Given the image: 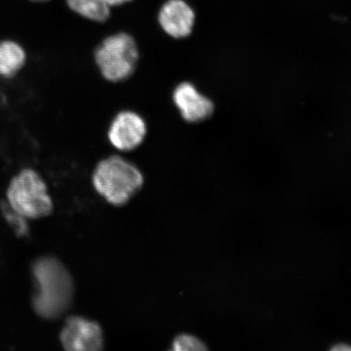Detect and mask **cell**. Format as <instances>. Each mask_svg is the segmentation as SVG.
Instances as JSON below:
<instances>
[{
    "label": "cell",
    "mask_w": 351,
    "mask_h": 351,
    "mask_svg": "<svg viewBox=\"0 0 351 351\" xmlns=\"http://www.w3.org/2000/svg\"><path fill=\"white\" fill-rule=\"evenodd\" d=\"M92 182L96 191L109 204L121 207L142 188L144 178L137 166L123 157L112 156L99 162Z\"/></svg>",
    "instance_id": "cell-2"
},
{
    "label": "cell",
    "mask_w": 351,
    "mask_h": 351,
    "mask_svg": "<svg viewBox=\"0 0 351 351\" xmlns=\"http://www.w3.org/2000/svg\"><path fill=\"white\" fill-rule=\"evenodd\" d=\"M195 15L183 0H169L161 8L159 22L164 32L176 39L190 36L194 27Z\"/></svg>",
    "instance_id": "cell-8"
},
{
    "label": "cell",
    "mask_w": 351,
    "mask_h": 351,
    "mask_svg": "<svg viewBox=\"0 0 351 351\" xmlns=\"http://www.w3.org/2000/svg\"><path fill=\"white\" fill-rule=\"evenodd\" d=\"M110 7L121 5L125 3L130 2L131 0H105Z\"/></svg>",
    "instance_id": "cell-13"
},
{
    "label": "cell",
    "mask_w": 351,
    "mask_h": 351,
    "mask_svg": "<svg viewBox=\"0 0 351 351\" xmlns=\"http://www.w3.org/2000/svg\"><path fill=\"white\" fill-rule=\"evenodd\" d=\"M25 52L19 43L12 41L0 42V75L14 76L23 67Z\"/></svg>",
    "instance_id": "cell-9"
},
{
    "label": "cell",
    "mask_w": 351,
    "mask_h": 351,
    "mask_svg": "<svg viewBox=\"0 0 351 351\" xmlns=\"http://www.w3.org/2000/svg\"><path fill=\"white\" fill-rule=\"evenodd\" d=\"M7 199L13 212L25 219L45 218L53 212V202L46 183L33 169L21 170L12 179Z\"/></svg>",
    "instance_id": "cell-3"
},
{
    "label": "cell",
    "mask_w": 351,
    "mask_h": 351,
    "mask_svg": "<svg viewBox=\"0 0 351 351\" xmlns=\"http://www.w3.org/2000/svg\"><path fill=\"white\" fill-rule=\"evenodd\" d=\"M147 132L146 122L141 116L133 111H123L114 118L108 138L117 150L128 152L143 143Z\"/></svg>",
    "instance_id": "cell-6"
},
{
    "label": "cell",
    "mask_w": 351,
    "mask_h": 351,
    "mask_svg": "<svg viewBox=\"0 0 351 351\" xmlns=\"http://www.w3.org/2000/svg\"><path fill=\"white\" fill-rule=\"evenodd\" d=\"M332 351H351V346L345 343H339L333 346L330 349Z\"/></svg>",
    "instance_id": "cell-12"
},
{
    "label": "cell",
    "mask_w": 351,
    "mask_h": 351,
    "mask_svg": "<svg viewBox=\"0 0 351 351\" xmlns=\"http://www.w3.org/2000/svg\"><path fill=\"white\" fill-rule=\"evenodd\" d=\"M172 346V350L176 351L208 350L204 341L190 335H180L176 337Z\"/></svg>",
    "instance_id": "cell-11"
},
{
    "label": "cell",
    "mask_w": 351,
    "mask_h": 351,
    "mask_svg": "<svg viewBox=\"0 0 351 351\" xmlns=\"http://www.w3.org/2000/svg\"><path fill=\"white\" fill-rule=\"evenodd\" d=\"M73 12L96 22H104L110 16V6L105 0H67Z\"/></svg>",
    "instance_id": "cell-10"
},
{
    "label": "cell",
    "mask_w": 351,
    "mask_h": 351,
    "mask_svg": "<svg viewBox=\"0 0 351 351\" xmlns=\"http://www.w3.org/2000/svg\"><path fill=\"white\" fill-rule=\"evenodd\" d=\"M38 292L34 298L35 313L46 319H56L71 306L74 285L71 275L57 258H38L34 265Z\"/></svg>",
    "instance_id": "cell-1"
},
{
    "label": "cell",
    "mask_w": 351,
    "mask_h": 351,
    "mask_svg": "<svg viewBox=\"0 0 351 351\" xmlns=\"http://www.w3.org/2000/svg\"><path fill=\"white\" fill-rule=\"evenodd\" d=\"M138 59L137 43L127 33L105 38L95 51V62L101 74L111 82H124L133 75Z\"/></svg>",
    "instance_id": "cell-4"
},
{
    "label": "cell",
    "mask_w": 351,
    "mask_h": 351,
    "mask_svg": "<svg viewBox=\"0 0 351 351\" xmlns=\"http://www.w3.org/2000/svg\"><path fill=\"white\" fill-rule=\"evenodd\" d=\"M34 1H45V0H34Z\"/></svg>",
    "instance_id": "cell-14"
},
{
    "label": "cell",
    "mask_w": 351,
    "mask_h": 351,
    "mask_svg": "<svg viewBox=\"0 0 351 351\" xmlns=\"http://www.w3.org/2000/svg\"><path fill=\"white\" fill-rule=\"evenodd\" d=\"M60 341L68 351H98L103 350L104 345L100 324L80 315H71L66 319Z\"/></svg>",
    "instance_id": "cell-5"
},
{
    "label": "cell",
    "mask_w": 351,
    "mask_h": 351,
    "mask_svg": "<svg viewBox=\"0 0 351 351\" xmlns=\"http://www.w3.org/2000/svg\"><path fill=\"white\" fill-rule=\"evenodd\" d=\"M173 99L184 120L199 123L212 115L214 106L212 101L202 95L190 82H182L175 88Z\"/></svg>",
    "instance_id": "cell-7"
}]
</instances>
